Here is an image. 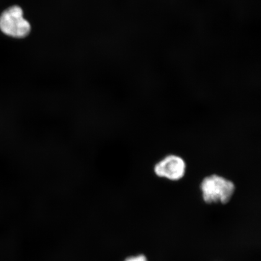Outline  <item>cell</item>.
Returning a JSON list of instances; mask_svg holds the SVG:
<instances>
[{"label": "cell", "instance_id": "obj_3", "mask_svg": "<svg viewBox=\"0 0 261 261\" xmlns=\"http://www.w3.org/2000/svg\"><path fill=\"white\" fill-rule=\"evenodd\" d=\"M187 164L180 156L171 154L165 156L154 166L155 174L172 181H177L184 177Z\"/></svg>", "mask_w": 261, "mask_h": 261}, {"label": "cell", "instance_id": "obj_2", "mask_svg": "<svg viewBox=\"0 0 261 261\" xmlns=\"http://www.w3.org/2000/svg\"><path fill=\"white\" fill-rule=\"evenodd\" d=\"M0 29L9 37L24 38L31 32V25L23 17L20 7L14 6L6 9L0 16Z\"/></svg>", "mask_w": 261, "mask_h": 261}, {"label": "cell", "instance_id": "obj_1", "mask_svg": "<svg viewBox=\"0 0 261 261\" xmlns=\"http://www.w3.org/2000/svg\"><path fill=\"white\" fill-rule=\"evenodd\" d=\"M200 188L202 197L207 204L228 203L236 189L232 181L216 174L205 177Z\"/></svg>", "mask_w": 261, "mask_h": 261}, {"label": "cell", "instance_id": "obj_4", "mask_svg": "<svg viewBox=\"0 0 261 261\" xmlns=\"http://www.w3.org/2000/svg\"><path fill=\"white\" fill-rule=\"evenodd\" d=\"M125 261H148L146 257L143 255H139L138 256L130 257L129 258L125 260Z\"/></svg>", "mask_w": 261, "mask_h": 261}]
</instances>
